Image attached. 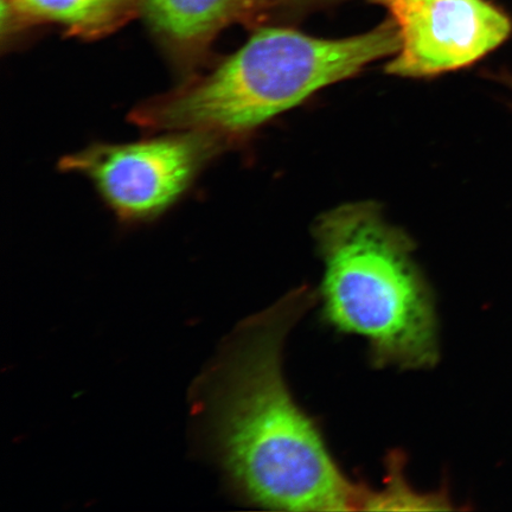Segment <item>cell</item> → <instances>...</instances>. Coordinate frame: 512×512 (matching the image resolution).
<instances>
[{
	"label": "cell",
	"instance_id": "1",
	"mask_svg": "<svg viewBox=\"0 0 512 512\" xmlns=\"http://www.w3.org/2000/svg\"><path fill=\"white\" fill-rule=\"evenodd\" d=\"M318 305L302 285L242 320L191 388L197 444L229 494L278 511L361 510L366 484L339 466L283 370L286 339Z\"/></svg>",
	"mask_w": 512,
	"mask_h": 512
},
{
	"label": "cell",
	"instance_id": "4",
	"mask_svg": "<svg viewBox=\"0 0 512 512\" xmlns=\"http://www.w3.org/2000/svg\"><path fill=\"white\" fill-rule=\"evenodd\" d=\"M228 145L200 131H168L123 144L98 143L61 159L60 170L91 181L120 221L157 219L185 195Z\"/></svg>",
	"mask_w": 512,
	"mask_h": 512
},
{
	"label": "cell",
	"instance_id": "3",
	"mask_svg": "<svg viewBox=\"0 0 512 512\" xmlns=\"http://www.w3.org/2000/svg\"><path fill=\"white\" fill-rule=\"evenodd\" d=\"M313 235L324 266L317 288L322 322L339 334L361 337L374 368L437 367V298L409 236L370 202L329 211Z\"/></svg>",
	"mask_w": 512,
	"mask_h": 512
},
{
	"label": "cell",
	"instance_id": "8",
	"mask_svg": "<svg viewBox=\"0 0 512 512\" xmlns=\"http://www.w3.org/2000/svg\"><path fill=\"white\" fill-rule=\"evenodd\" d=\"M406 454L390 451L386 459L387 476L381 489L366 485L361 510L370 511H445L453 504L445 488L433 492L413 489L405 476Z\"/></svg>",
	"mask_w": 512,
	"mask_h": 512
},
{
	"label": "cell",
	"instance_id": "2",
	"mask_svg": "<svg viewBox=\"0 0 512 512\" xmlns=\"http://www.w3.org/2000/svg\"><path fill=\"white\" fill-rule=\"evenodd\" d=\"M399 48L392 18L342 40L264 28L209 72L188 76L181 86L134 108L131 118L145 130L206 132L229 146Z\"/></svg>",
	"mask_w": 512,
	"mask_h": 512
},
{
	"label": "cell",
	"instance_id": "5",
	"mask_svg": "<svg viewBox=\"0 0 512 512\" xmlns=\"http://www.w3.org/2000/svg\"><path fill=\"white\" fill-rule=\"evenodd\" d=\"M398 28L387 72L426 78L472 66L512 34L511 17L490 0H377Z\"/></svg>",
	"mask_w": 512,
	"mask_h": 512
},
{
	"label": "cell",
	"instance_id": "10",
	"mask_svg": "<svg viewBox=\"0 0 512 512\" xmlns=\"http://www.w3.org/2000/svg\"><path fill=\"white\" fill-rule=\"evenodd\" d=\"M300 2H315V0H300Z\"/></svg>",
	"mask_w": 512,
	"mask_h": 512
},
{
	"label": "cell",
	"instance_id": "9",
	"mask_svg": "<svg viewBox=\"0 0 512 512\" xmlns=\"http://www.w3.org/2000/svg\"><path fill=\"white\" fill-rule=\"evenodd\" d=\"M502 81L507 83L508 86L512 88V75L511 74H504L501 76Z\"/></svg>",
	"mask_w": 512,
	"mask_h": 512
},
{
	"label": "cell",
	"instance_id": "6",
	"mask_svg": "<svg viewBox=\"0 0 512 512\" xmlns=\"http://www.w3.org/2000/svg\"><path fill=\"white\" fill-rule=\"evenodd\" d=\"M275 0H139L147 27L179 72L192 74L223 29L248 22Z\"/></svg>",
	"mask_w": 512,
	"mask_h": 512
},
{
	"label": "cell",
	"instance_id": "7",
	"mask_svg": "<svg viewBox=\"0 0 512 512\" xmlns=\"http://www.w3.org/2000/svg\"><path fill=\"white\" fill-rule=\"evenodd\" d=\"M24 22L59 25L68 34H111L139 11V0H3Z\"/></svg>",
	"mask_w": 512,
	"mask_h": 512
}]
</instances>
